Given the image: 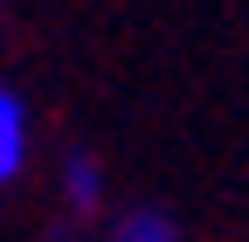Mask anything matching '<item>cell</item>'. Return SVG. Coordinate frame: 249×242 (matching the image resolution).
I'll return each instance as SVG.
<instances>
[{
	"mask_svg": "<svg viewBox=\"0 0 249 242\" xmlns=\"http://www.w3.org/2000/svg\"><path fill=\"white\" fill-rule=\"evenodd\" d=\"M21 159H28V104L0 83V187L21 173Z\"/></svg>",
	"mask_w": 249,
	"mask_h": 242,
	"instance_id": "cell-1",
	"label": "cell"
},
{
	"mask_svg": "<svg viewBox=\"0 0 249 242\" xmlns=\"http://www.w3.org/2000/svg\"><path fill=\"white\" fill-rule=\"evenodd\" d=\"M111 242H180L173 215H160V207H132V215L111 222Z\"/></svg>",
	"mask_w": 249,
	"mask_h": 242,
	"instance_id": "cell-2",
	"label": "cell"
},
{
	"mask_svg": "<svg viewBox=\"0 0 249 242\" xmlns=\"http://www.w3.org/2000/svg\"><path fill=\"white\" fill-rule=\"evenodd\" d=\"M62 194H70L76 207H97V201H104V173H97V159H70V173H62Z\"/></svg>",
	"mask_w": 249,
	"mask_h": 242,
	"instance_id": "cell-3",
	"label": "cell"
}]
</instances>
